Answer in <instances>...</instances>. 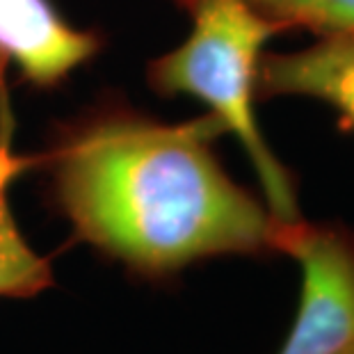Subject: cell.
<instances>
[{
	"label": "cell",
	"instance_id": "cell-1",
	"mask_svg": "<svg viewBox=\"0 0 354 354\" xmlns=\"http://www.w3.org/2000/svg\"><path fill=\"white\" fill-rule=\"evenodd\" d=\"M213 112L180 124L103 117L50 153L53 192L80 240L145 277L217 256H268L274 217L217 160Z\"/></svg>",
	"mask_w": 354,
	"mask_h": 354
},
{
	"label": "cell",
	"instance_id": "cell-2",
	"mask_svg": "<svg viewBox=\"0 0 354 354\" xmlns=\"http://www.w3.org/2000/svg\"><path fill=\"white\" fill-rule=\"evenodd\" d=\"M187 12L190 37L151 62L149 80L162 94H187L206 103L250 156L272 217L297 220L302 213L295 180L268 147L254 112L263 46L288 30L243 0H197Z\"/></svg>",
	"mask_w": 354,
	"mask_h": 354
},
{
	"label": "cell",
	"instance_id": "cell-3",
	"mask_svg": "<svg viewBox=\"0 0 354 354\" xmlns=\"http://www.w3.org/2000/svg\"><path fill=\"white\" fill-rule=\"evenodd\" d=\"M272 250L302 270L295 318L277 354H338L354 341V231L274 217Z\"/></svg>",
	"mask_w": 354,
	"mask_h": 354
},
{
	"label": "cell",
	"instance_id": "cell-4",
	"mask_svg": "<svg viewBox=\"0 0 354 354\" xmlns=\"http://www.w3.org/2000/svg\"><path fill=\"white\" fill-rule=\"evenodd\" d=\"M94 50V37L71 28L48 0H0V55L37 85L62 80Z\"/></svg>",
	"mask_w": 354,
	"mask_h": 354
},
{
	"label": "cell",
	"instance_id": "cell-5",
	"mask_svg": "<svg viewBox=\"0 0 354 354\" xmlns=\"http://www.w3.org/2000/svg\"><path fill=\"white\" fill-rule=\"evenodd\" d=\"M256 94L322 101L354 131V35H320L299 50L263 53Z\"/></svg>",
	"mask_w": 354,
	"mask_h": 354
},
{
	"label": "cell",
	"instance_id": "cell-6",
	"mask_svg": "<svg viewBox=\"0 0 354 354\" xmlns=\"http://www.w3.org/2000/svg\"><path fill=\"white\" fill-rule=\"evenodd\" d=\"M50 286L48 261L28 245L10 206H0V297H35Z\"/></svg>",
	"mask_w": 354,
	"mask_h": 354
},
{
	"label": "cell",
	"instance_id": "cell-7",
	"mask_svg": "<svg viewBox=\"0 0 354 354\" xmlns=\"http://www.w3.org/2000/svg\"><path fill=\"white\" fill-rule=\"evenodd\" d=\"M190 10L197 0H176ZM270 21L286 30H313L315 35H354V0H243Z\"/></svg>",
	"mask_w": 354,
	"mask_h": 354
},
{
	"label": "cell",
	"instance_id": "cell-8",
	"mask_svg": "<svg viewBox=\"0 0 354 354\" xmlns=\"http://www.w3.org/2000/svg\"><path fill=\"white\" fill-rule=\"evenodd\" d=\"M5 64L7 59L0 55V206L7 203V187L37 162L35 158H26L12 151L10 128H7L10 122H7V99H5Z\"/></svg>",
	"mask_w": 354,
	"mask_h": 354
},
{
	"label": "cell",
	"instance_id": "cell-9",
	"mask_svg": "<svg viewBox=\"0 0 354 354\" xmlns=\"http://www.w3.org/2000/svg\"><path fill=\"white\" fill-rule=\"evenodd\" d=\"M338 354H354V341L345 345V348H343L341 352H338Z\"/></svg>",
	"mask_w": 354,
	"mask_h": 354
}]
</instances>
